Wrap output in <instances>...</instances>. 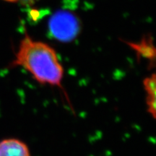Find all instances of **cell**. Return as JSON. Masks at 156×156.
Returning <instances> with one entry per match:
<instances>
[{
    "mask_svg": "<svg viewBox=\"0 0 156 156\" xmlns=\"http://www.w3.org/2000/svg\"><path fill=\"white\" fill-rule=\"evenodd\" d=\"M10 67H21L41 85L63 90L64 69L57 53L46 43L35 41L25 33Z\"/></svg>",
    "mask_w": 156,
    "mask_h": 156,
    "instance_id": "6da1fadb",
    "label": "cell"
},
{
    "mask_svg": "<svg viewBox=\"0 0 156 156\" xmlns=\"http://www.w3.org/2000/svg\"><path fill=\"white\" fill-rule=\"evenodd\" d=\"M48 29L54 38L61 42L75 40L80 31V23L75 14L69 11L56 12L48 21Z\"/></svg>",
    "mask_w": 156,
    "mask_h": 156,
    "instance_id": "7a4b0ae2",
    "label": "cell"
},
{
    "mask_svg": "<svg viewBox=\"0 0 156 156\" xmlns=\"http://www.w3.org/2000/svg\"><path fill=\"white\" fill-rule=\"evenodd\" d=\"M0 156H31V153L25 142L17 138H7L0 141Z\"/></svg>",
    "mask_w": 156,
    "mask_h": 156,
    "instance_id": "3957f363",
    "label": "cell"
},
{
    "mask_svg": "<svg viewBox=\"0 0 156 156\" xmlns=\"http://www.w3.org/2000/svg\"><path fill=\"white\" fill-rule=\"evenodd\" d=\"M156 75L152 73L146 77L142 81L144 90L145 92V103L147 112L151 117L155 119V104H156Z\"/></svg>",
    "mask_w": 156,
    "mask_h": 156,
    "instance_id": "277c9868",
    "label": "cell"
},
{
    "mask_svg": "<svg viewBox=\"0 0 156 156\" xmlns=\"http://www.w3.org/2000/svg\"><path fill=\"white\" fill-rule=\"evenodd\" d=\"M132 50L136 52L139 58H145L151 65H154L155 58V50L153 41L150 38H145L140 43L126 42Z\"/></svg>",
    "mask_w": 156,
    "mask_h": 156,
    "instance_id": "5b68a950",
    "label": "cell"
},
{
    "mask_svg": "<svg viewBox=\"0 0 156 156\" xmlns=\"http://www.w3.org/2000/svg\"><path fill=\"white\" fill-rule=\"evenodd\" d=\"M4 1L9 2L20 3L23 5H33L36 4L37 2L40 1V0H4Z\"/></svg>",
    "mask_w": 156,
    "mask_h": 156,
    "instance_id": "8992f818",
    "label": "cell"
}]
</instances>
